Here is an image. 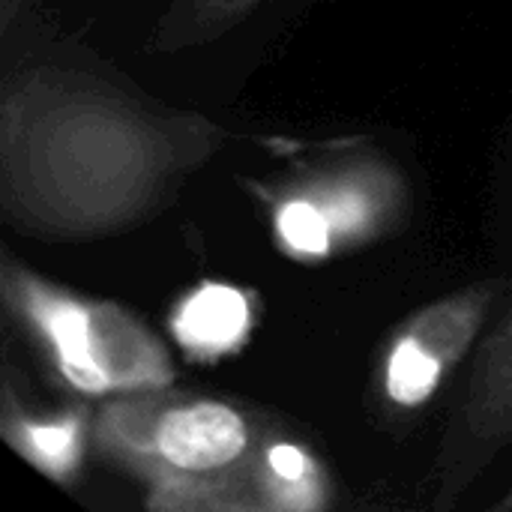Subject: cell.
Wrapping results in <instances>:
<instances>
[{"instance_id": "cell-1", "label": "cell", "mask_w": 512, "mask_h": 512, "mask_svg": "<svg viewBox=\"0 0 512 512\" xmlns=\"http://www.w3.org/2000/svg\"><path fill=\"white\" fill-rule=\"evenodd\" d=\"M228 132L69 66H30L0 93V210L33 240L81 243L159 216Z\"/></svg>"}, {"instance_id": "cell-2", "label": "cell", "mask_w": 512, "mask_h": 512, "mask_svg": "<svg viewBox=\"0 0 512 512\" xmlns=\"http://www.w3.org/2000/svg\"><path fill=\"white\" fill-rule=\"evenodd\" d=\"M276 429L249 405L201 390L102 399L93 450L144 489L153 512H258L255 462Z\"/></svg>"}, {"instance_id": "cell-3", "label": "cell", "mask_w": 512, "mask_h": 512, "mask_svg": "<svg viewBox=\"0 0 512 512\" xmlns=\"http://www.w3.org/2000/svg\"><path fill=\"white\" fill-rule=\"evenodd\" d=\"M0 303L45 375L81 399H111L174 384L168 345L126 306L69 291L9 249L0 255Z\"/></svg>"}, {"instance_id": "cell-4", "label": "cell", "mask_w": 512, "mask_h": 512, "mask_svg": "<svg viewBox=\"0 0 512 512\" xmlns=\"http://www.w3.org/2000/svg\"><path fill=\"white\" fill-rule=\"evenodd\" d=\"M282 255L318 264L396 234L411 216V186L381 150H351L255 186Z\"/></svg>"}, {"instance_id": "cell-5", "label": "cell", "mask_w": 512, "mask_h": 512, "mask_svg": "<svg viewBox=\"0 0 512 512\" xmlns=\"http://www.w3.org/2000/svg\"><path fill=\"white\" fill-rule=\"evenodd\" d=\"M512 294V279H486L408 315L384 342L375 396L387 417L423 411L489 330L495 309Z\"/></svg>"}, {"instance_id": "cell-6", "label": "cell", "mask_w": 512, "mask_h": 512, "mask_svg": "<svg viewBox=\"0 0 512 512\" xmlns=\"http://www.w3.org/2000/svg\"><path fill=\"white\" fill-rule=\"evenodd\" d=\"M512 447V294L489 324L453 402L435 477V507H456L471 486Z\"/></svg>"}, {"instance_id": "cell-7", "label": "cell", "mask_w": 512, "mask_h": 512, "mask_svg": "<svg viewBox=\"0 0 512 512\" xmlns=\"http://www.w3.org/2000/svg\"><path fill=\"white\" fill-rule=\"evenodd\" d=\"M93 420L84 402L60 411H39L18 396L12 372H6L0 396V435L30 468L57 486H72L84 468L87 450L93 447Z\"/></svg>"}, {"instance_id": "cell-8", "label": "cell", "mask_w": 512, "mask_h": 512, "mask_svg": "<svg viewBox=\"0 0 512 512\" xmlns=\"http://www.w3.org/2000/svg\"><path fill=\"white\" fill-rule=\"evenodd\" d=\"M255 300L231 285L204 282L189 291L171 312L174 342L198 363H216L237 354L255 327Z\"/></svg>"}, {"instance_id": "cell-9", "label": "cell", "mask_w": 512, "mask_h": 512, "mask_svg": "<svg viewBox=\"0 0 512 512\" xmlns=\"http://www.w3.org/2000/svg\"><path fill=\"white\" fill-rule=\"evenodd\" d=\"M255 495L258 512H321L336 501L324 462L312 447L282 435L279 429L270 432L258 453Z\"/></svg>"}, {"instance_id": "cell-10", "label": "cell", "mask_w": 512, "mask_h": 512, "mask_svg": "<svg viewBox=\"0 0 512 512\" xmlns=\"http://www.w3.org/2000/svg\"><path fill=\"white\" fill-rule=\"evenodd\" d=\"M267 0H171L153 30L150 48L180 51L225 36Z\"/></svg>"}]
</instances>
